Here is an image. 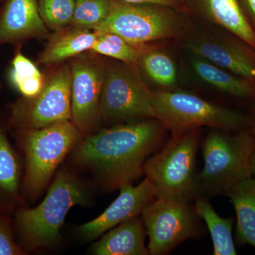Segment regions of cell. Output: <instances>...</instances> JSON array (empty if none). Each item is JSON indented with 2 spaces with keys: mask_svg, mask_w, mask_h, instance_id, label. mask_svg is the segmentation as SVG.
Instances as JSON below:
<instances>
[{
  "mask_svg": "<svg viewBox=\"0 0 255 255\" xmlns=\"http://www.w3.org/2000/svg\"><path fill=\"white\" fill-rule=\"evenodd\" d=\"M194 209L204 220L212 239L214 255H236L237 251L233 238V218H223L215 211L209 198L199 196L194 200Z\"/></svg>",
  "mask_w": 255,
  "mask_h": 255,
  "instance_id": "obj_20",
  "label": "cell"
},
{
  "mask_svg": "<svg viewBox=\"0 0 255 255\" xmlns=\"http://www.w3.org/2000/svg\"><path fill=\"white\" fill-rule=\"evenodd\" d=\"M201 11L212 21L236 35L255 50V31L238 0H196Z\"/></svg>",
  "mask_w": 255,
  "mask_h": 255,
  "instance_id": "obj_17",
  "label": "cell"
},
{
  "mask_svg": "<svg viewBox=\"0 0 255 255\" xmlns=\"http://www.w3.org/2000/svg\"><path fill=\"white\" fill-rule=\"evenodd\" d=\"M164 130L155 119L102 129L82 137L71 151L72 162L101 187L117 190L144 174L146 161L163 145Z\"/></svg>",
  "mask_w": 255,
  "mask_h": 255,
  "instance_id": "obj_1",
  "label": "cell"
},
{
  "mask_svg": "<svg viewBox=\"0 0 255 255\" xmlns=\"http://www.w3.org/2000/svg\"><path fill=\"white\" fill-rule=\"evenodd\" d=\"M134 4H150L167 6L171 9H177L182 7L184 0H123Z\"/></svg>",
  "mask_w": 255,
  "mask_h": 255,
  "instance_id": "obj_28",
  "label": "cell"
},
{
  "mask_svg": "<svg viewBox=\"0 0 255 255\" xmlns=\"http://www.w3.org/2000/svg\"><path fill=\"white\" fill-rule=\"evenodd\" d=\"M90 202L86 184L69 169H60L39 205L33 209L25 206L13 215L16 241L27 254L56 246L61 241L60 229L69 211Z\"/></svg>",
  "mask_w": 255,
  "mask_h": 255,
  "instance_id": "obj_2",
  "label": "cell"
},
{
  "mask_svg": "<svg viewBox=\"0 0 255 255\" xmlns=\"http://www.w3.org/2000/svg\"><path fill=\"white\" fill-rule=\"evenodd\" d=\"M180 28V20L171 8L111 0L108 16L94 30L112 32L139 46L173 36Z\"/></svg>",
  "mask_w": 255,
  "mask_h": 255,
  "instance_id": "obj_7",
  "label": "cell"
},
{
  "mask_svg": "<svg viewBox=\"0 0 255 255\" xmlns=\"http://www.w3.org/2000/svg\"><path fill=\"white\" fill-rule=\"evenodd\" d=\"M71 73L72 122L83 135L91 133L101 121L100 102L106 70L90 58L75 60Z\"/></svg>",
  "mask_w": 255,
  "mask_h": 255,
  "instance_id": "obj_11",
  "label": "cell"
},
{
  "mask_svg": "<svg viewBox=\"0 0 255 255\" xmlns=\"http://www.w3.org/2000/svg\"><path fill=\"white\" fill-rule=\"evenodd\" d=\"M24 255L15 238L12 216L0 212V255Z\"/></svg>",
  "mask_w": 255,
  "mask_h": 255,
  "instance_id": "obj_27",
  "label": "cell"
},
{
  "mask_svg": "<svg viewBox=\"0 0 255 255\" xmlns=\"http://www.w3.org/2000/svg\"><path fill=\"white\" fill-rule=\"evenodd\" d=\"M72 121L71 73L64 66L45 82L33 98L22 97L11 107L9 125L16 130L38 129Z\"/></svg>",
  "mask_w": 255,
  "mask_h": 255,
  "instance_id": "obj_10",
  "label": "cell"
},
{
  "mask_svg": "<svg viewBox=\"0 0 255 255\" xmlns=\"http://www.w3.org/2000/svg\"><path fill=\"white\" fill-rule=\"evenodd\" d=\"M131 66L125 64L106 70L100 115L107 125L155 119L152 92Z\"/></svg>",
  "mask_w": 255,
  "mask_h": 255,
  "instance_id": "obj_8",
  "label": "cell"
},
{
  "mask_svg": "<svg viewBox=\"0 0 255 255\" xmlns=\"http://www.w3.org/2000/svg\"><path fill=\"white\" fill-rule=\"evenodd\" d=\"M96 40L92 50L96 53L112 57L129 65L140 63L142 54L136 46L128 43L116 33L95 30Z\"/></svg>",
  "mask_w": 255,
  "mask_h": 255,
  "instance_id": "obj_23",
  "label": "cell"
},
{
  "mask_svg": "<svg viewBox=\"0 0 255 255\" xmlns=\"http://www.w3.org/2000/svg\"><path fill=\"white\" fill-rule=\"evenodd\" d=\"M255 150V135L251 132L210 131L203 141L204 166L198 174L200 196H226L233 186L253 177L251 159Z\"/></svg>",
  "mask_w": 255,
  "mask_h": 255,
  "instance_id": "obj_5",
  "label": "cell"
},
{
  "mask_svg": "<svg viewBox=\"0 0 255 255\" xmlns=\"http://www.w3.org/2000/svg\"><path fill=\"white\" fill-rule=\"evenodd\" d=\"M119 190L118 197L102 214L75 228L82 241H94L121 223L140 216L145 206L157 198L152 184L146 178L136 187L129 184Z\"/></svg>",
  "mask_w": 255,
  "mask_h": 255,
  "instance_id": "obj_12",
  "label": "cell"
},
{
  "mask_svg": "<svg viewBox=\"0 0 255 255\" xmlns=\"http://www.w3.org/2000/svg\"><path fill=\"white\" fill-rule=\"evenodd\" d=\"M251 165L252 174H253V178L255 180V150L253 152L251 159Z\"/></svg>",
  "mask_w": 255,
  "mask_h": 255,
  "instance_id": "obj_30",
  "label": "cell"
},
{
  "mask_svg": "<svg viewBox=\"0 0 255 255\" xmlns=\"http://www.w3.org/2000/svg\"><path fill=\"white\" fill-rule=\"evenodd\" d=\"M36 0H7L0 16V45L48 34Z\"/></svg>",
  "mask_w": 255,
  "mask_h": 255,
  "instance_id": "obj_13",
  "label": "cell"
},
{
  "mask_svg": "<svg viewBox=\"0 0 255 255\" xmlns=\"http://www.w3.org/2000/svg\"><path fill=\"white\" fill-rule=\"evenodd\" d=\"M23 162L0 124V212L12 216L27 206L21 191Z\"/></svg>",
  "mask_w": 255,
  "mask_h": 255,
  "instance_id": "obj_14",
  "label": "cell"
},
{
  "mask_svg": "<svg viewBox=\"0 0 255 255\" xmlns=\"http://www.w3.org/2000/svg\"><path fill=\"white\" fill-rule=\"evenodd\" d=\"M146 231L141 218H133L107 231L100 241L92 246L96 255H147Z\"/></svg>",
  "mask_w": 255,
  "mask_h": 255,
  "instance_id": "obj_15",
  "label": "cell"
},
{
  "mask_svg": "<svg viewBox=\"0 0 255 255\" xmlns=\"http://www.w3.org/2000/svg\"><path fill=\"white\" fill-rule=\"evenodd\" d=\"M55 31L42 52L38 63L51 65L76 56L92 49L96 40L95 31L74 27Z\"/></svg>",
  "mask_w": 255,
  "mask_h": 255,
  "instance_id": "obj_18",
  "label": "cell"
},
{
  "mask_svg": "<svg viewBox=\"0 0 255 255\" xmlns=\"http://www.w3.org/2000/svg\"><path fill=\"white\" fill-rule=\"evenodd\" d=\"M188 48L210 63L246 80H255V60L241 48L222 42L196 41Z\"/></svg>",
  "mask_w": 255,
  "mask_h": 255,
  "instance_id": "obj_16",
  "label": "cell"
},
{
  "mask_svg": "<svg viewBox=\"0 0 255 255\" xmlns=\"http://www.w3.org/2000/svg\"><path fill=\"white\" fill-rule=\"evenodd\" d=\"M151 255L169 254L183 242L202 232L201 219L191 203L155 198L141 213Z\"/></svg>",
  "mask_w": 255,
  "mask_h": 255,
  "instance_id": "obj_9",
  "label": "cell"
},
{
  "mask_svg": "<svg viewBox=\"0 0 255 255\" xmlns=\"http://www.w3.org/2000/svg\"><path fill=\"white\" fill-rule=\"evenodd\" d=\"M252 16L255 19V0H245Z\"/></svg>",
  "mask_w": 255,
  "mask_h": 255,
  "instance_id": "obj_29",
  "label": "cell"
},
{
  "mask_svg": "<svg viewBox=\"0 0 255 255\" xmlns=\"http://www.w3.org/2000/svg\"><path fill=\"white\" fill-rule=\"evenodd\" d=\"M38 7L47 27L58 31L71 24L75 0H38Z\"/></svg>",
  "mask_w": 255,
  "mask_h": 255,
  "instance_id": "obj_26",
  "label": "cell"
},
{
  "mask_svg": "<svg viewBox=\"0 0 255 255\" xmlns=\"http://www.w3.org/2000/svg\"><path fill=\"white\" fill-rule=\"evenodd\" d=\"M199 140L198 129L172 135L147 159L144 174L157 198L191 203L200 196L196 167Z\"/></svg>",
  "mask_w": 255,
  "mask_h": 255,
  "instance_id": "obj_4",
  "label": "cell"
},
{
  "mask_svg": "<svg viewBox=\"0 0 255 255\" xmlns=\"http://www.w3.org/2000/svg\"><path fill=\"white\" fill-rule=\"evenodd\" d=\"M236 211V238L255 250V180L253 177L233 186L226 195Z\"/></svg>",
  "mask_w": 255,
  "mask_h": 255,
  "instance_id": "obj_19",
  "label": "cell"
},
{
  "mask_svg": "<svg viewBox=\"0 0 255 255\" xmlns=\"http://www.w3.org/2000/svg\"><path fill=\"white\" fill-rule=\"evenodd\" d=\"M17 147L22 152L21 191L26 203L41 196L69 152L84 137L72 121L38 129L16 130Z\"/></svg>",
  "mask_w": 255,
  "mask_h": 255,
  "instance_id": "obj_3",
  "label": "cell"
},
{
  "mask_svg": "<svg viewBox=\"0 0 255 255\" xmlns=\"http://www.w3.org/2000/svg\"><path fill=\"white\" fill-rule=\"evenodd\" d=\"M140 63L149 78L157 85L172 86L177 80V69L165 53L152 51L142 55Z\"/></svg>",
  "mask_w": 255,
  "mask_h": 255,
  "instance_id": "obj_24",
  "label": "cell"
},
{
  "mask_svg": "<svg viewBox=\"0 0 255 255\" xmlns=\"http://www.w3.org/2000/svg\"><path fill=\"white\" fill-rule=\"evenodd\" d=\"M111 0H75L71 26L94 30L108 16Z\"/></svg>",
  "mask_w": 255,
  "mask_h": 255,
  "instance_id": "obj_25",
  "label": "cell"
},
{
  "mask_svg": "<svg viewBox=\"0 0 255 255\" xmlns=\"http://www.w3.org/2000/svg\"><path fill=\"white\" fill-rule=\"evenodd\" d=\"M194 70L204 81L211 86L229 95L246 97L253 92L250 80L238 76L231 72L202 60L193 63Z\"/></svg>",
  "mask_w": 255,
  "mask_h": 255,
  "instance_id": "obj_21",
  "label": "cell"
},
{
  "mask_svg": "<svg viewBox=\"0 0 255 255\" xmlns=\"http://www.w3.org/2000/svg\"><path fill=\"white\" fill-rule=\"evenodd\" d=\"M155 119L172 135L202 127L238 130L245 124L241 114L184 92H152Z\"/></svg>",
  "mask_w": 255,
  "mask_h": 255,
  "instance_id": "obj_6",
  "label": "cell"
},
{
  "mask_svg": "<svg viewBox=\"0 0 255 255\" xmlns=\"http://www.w3.org/2000/svg\"><path fill=\"white\" fill-rule=\"evenodd\" d=\"M9 79L11 85L26 98L36 97L45 85L43 75L36 64L20 52L11 60Z\"/></svg>",
  "mask_w": 255,
  "mask_h": 255,
  "instance_id": "obj_22",
  "label": "cell"
}]
</instances>
